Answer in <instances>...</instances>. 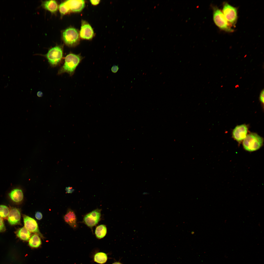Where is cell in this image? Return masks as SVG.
Masks as SVG:
<instances>
[{
  "label": "cell",
  "instance_id": "cell-1",
  "mask_svg": "<svg viewBox=\"0 0 264 264\" xmlns=\"http://www.w3.org/2000/svg\"><path fill=\"white\" fill-rule=\"evenodd\" d=\"M83 58L80 54H69L65 57L64 64L59 70L58 74L60 75L66 73L70 76H72Z\"/></svg>",
  "mask_w": 264,
  "mask_h": 264
},
{
  "label": "cell",
  "instance_id": "cell-2",
  "mask_svg": "<svg viewBox=\"0 0 264 264\" xmlns=\"http://www.w3.org/2000/svg\"><path fill=\"white\" fill-rule=\"evenodd\" d=\"M263 141L262 137L256 133H252L247 135L243 140V145L246 151H254L261 147Z\"/></svg>",
  "mask_w": 264,
  "mask_h": 264
},
{
  "label": "cell",
  "instance_id": "cell-3",
  "mask_svg": "<svg viewBox=\"0 0 264 264\" xmlns=\"http://www.w3.org/2000/svg\"><path fill=\"white\" fill-rule=\"evenodd\" d=\"M62 36L65 43L69 47L75 46L79 42V32L77 29L73 27L67 28L63 31Z\"/></svg>",
  "mask_w": 264,
  "mask_h": 264
},
{
  "label": "cell",
  "instance_id": "cell-4",
  "mask_svg": "<svg viewBox=\"0 0 264 264\" xmlns=\"http://www.w3.org/2000/svg\"><path fill=\"white\" fill-rule=\"evenodd\" d=\"M62 48L59 46H56L49 50L44 55L51 66L55 67L59 64L63 58Z\"/></svg>",
  "mask_w": 264,
  "mask_h": 264
},
{
  "label": "cell",
  "instance_id": "cell-5",
  "mask_svg": "<svg viewBox=\"0 0 264 264\" xmlns=\"http://www.w3.org/2000/svg\"><path fill=\"white\" fill-rule=\"evenodd\" d=\"M213 19L215 24L220 29L228 32L233 31L231 25L225 18L222 11L216 7H213Z\"/></svg>",
  "mask_w": 264,
  "mask_h": 264
},
{
  "label": "cell",
  "instance_id": "cell-6",
  "mask_svg": "<svg viewBox=\"0 0 264 264\" xmlns=\"http://www.w3.org/2000/svg\"><path fill=\"white\" fill-rule=\"evenodd\" d=\"M222 12L229 24L234 25L237 19V8L225 2L223 5Z\"/></svg>",
  "mask_w": 264,
  "mask_h": 264
},
{
  "label": "cell",
  "instance_id": "cell-7",
  "mask_svg": "<svg viewBox=\"0 0 264 264\" xmlns=\"http://www.w3.org/2000/svg\"><path fill=\"white\" fill-rule=\"evenodd\" d=\"M101 216V210L97 209L85 215L83 222L91 229L100 221Z\"/></svg>",
  "mask_w": 264,
  "mask_h": 264
},
{
  "label": "cell",
  "instance_id": "cell-8",
  "mask_svg": "<svg viewBox=\"0 0 264 264\" xmlns=\"http://www.w3.org/2000/svg\"><path fill=\"white\" fill-rule=\"evenodd\" d=\"M23 217L25 227L30 231L34 233L43 238V237L40 231L36 220L26 215H23Z\"/></svg>",
  "mask_w": 264,
  "mask_h": 264
},
{
  "label": "cell",
  "instance_id": "cell-9",
  "mask_svg": "<svg viewBox=\"0 0 264 264\" xmlns=\"http://www.w3.org/2000/svg\"><path fill=\"white\" fill-rule=\"evenodd\" d=\"M79 34L81 38L88 40L92 39L94 35V31L91 26L88 22L83 20L81 21Z\"/></svg>",
  "mask_w": 264,
  "mask_h": 264
},
{
  "label": "cell",
  "instance_id": "cell-10",
  "mask_svg": "<svg viewBox=\"0 0 264 264\" xmlns=\"http://www.w3.org/2000/svg\"><path fill=\"white\" fill-rule=\"evenodd\" d=\"M248 128L244 124L238 125L233 130L232 136L238 142H240L245 138L247 136Z\"/></svg>",
  "mask_w": 264,
  "mask_h": 264
},
{
  "label": "cell",
  "instance_id": "cell-11",
  "mask_svg": "<svg viewBox=\"0 0 264 264\" xmlns=\"http://www.w3.org/2000/svg\"><path fill=\"white\" fill-rule=\"evenodd\" d=\"M66 2L70 11L75 12L81 11L85 6V2L83 0H67Z\"/></svg>",
  "mask_w": 264,
  "mask_h": 264
},
{
  "label": "cell",
  "instance_id": "cell-12",
  "mask_svg": "<svg viewBox=\"0 0 264 264\" xmlns=\"http://www.w3.org/2000/svg\"><path fill=\"white\" fill-rule=\"evenodd\" d=\"M8 221L11 225L19 224L21 220V213L19 209L14 208L10 211L8 215Z\"/></svg>",
  "mask_w": 264,
  "mask_h": 264
},
{
  "label": "cell",
  "instance_id": "cell-13",
  "mask_svg": "<svg viewBox=\"0 0 264 264\" xmlns=\"http://www.w3.org/2000/svg\"><path fill=\"white\" fill-rule=\"evenodd\" d=\"M65 221L71 227L75 229L77 227V217L74 211L68 209L64 217Z\"/></svg>",
  "mask_w": 264,
  "mask_h": 264
},
{
  "label": "cell",
  "instance_id": "cell-14",
  "mask_svg": "<svg viewBox=\"0 0 264 264\" xmlns=\"http://www.w3.org/2000/svg\"><path fill=\"white\" fill-rule=\"evenodd\" d=\"M11 199L16 203H19L23 200V195L22 191L20 189L16 188L12 190L9 194Z\"/></svg>",
  "mask_w": 264,
  "mask_h": 264
},
{
  "label": "cell",
  "instance_id": "cell-15",
  "mask_svg": "<svg viewBox=\"0 0 264 264\" xmlns=\"http://www.w3.org/2000/svg\"><path fill=\"white\" fill-rule=\"evenodd\" d=\"M42 6L45 9L53 13L56 12L58 9V4L55 0L43 1L42 3Z\"/></svg>",
  "mask_w": 264,
  "mask_h": 264
},
{
  "label": "cell",
  "instance_id": "cell-16",
  "mask_svg": "<svg viewBox=\"0 0 264 264\" xmlns=\"http://www.w3.org/2000/svg\"><path fill=\"white\" fill-rule=\"evenodd\" d=\"M16 235L22 240L27 241L30 238L31 233L25 227H23L17 231Z\"/></svg>",
  "mask_w": 264,
  "mask_h": 264
},
{
  "label": "cell",
  "instance_id": "cell-17",
  "mask_svg": "<svg viewBox=\"0 0 264 264\" xmlns=\"http://www.w3.org/2000/svg\"><path fill=\"white\" fill-rule=\"evenodd\" d=\"M107 232V229L106 226L101 224L96 227L95 230V234L97 238L101 239L105 236Z\"/></svg>",
  "mask_w": 264,
  "mask_h": 264
},
{
  "label": "cell",
  "instance_id": "cell-18",
  "mask_svg": "<svg viewBox=\"0 0 264 264\" xmlns=\"http://www.w3.org/2000/svg\"><path fill=\"white\" fill-rule=\"evenodd\" d=\"M41 242L40 238L38 235L34 234L30 238L29 244V246L33 248L38 247L41 244Z\"/></svg>",
  "mask_w": 264,
  "mask_h": 264
},
{
  "label": "cell",
  "instance_id": "cell-19",
  "mask_svg": "<svg viewBox=\"0 0 264 264\" xmlns=\"http://www.w3.org/2000/svg\"><path fill=\"white\" fill-rule=\"evenodd\" d=\"M108 259L107 256L105 253L100 252L97 253L94 255V261L99 264H102L105 263Z\"/></svg>",
  "mask_w": 264,
  "mask_h": 264
},
{
  "label": "cell",
  "instance_id": "cell-20",
  "mask_svg": "<svg viewBox=\"0 0 264 264\" xmlns=\"http://www.w3.org/2000/svg\"><path fill=\"white\" fill-rule=\"evenodd\" d=\"M59 8V11L62 15L67 14L70 11L65 1L60 4Z\"/></svg>",
  "mask_w": 264,
  "mask_h": 264
},
{
  "label": "cell",
  "instance_id": "cell-21",
  "mask_svg": "<svg viewBox=\"0 0 264 264\" xmlns=\"http://www.w3.org/2000/svg\"><path fill=\"white\" fill-rule=\"evenodd\" d=\"M9 212L8 208L6 206L0 205V217L5 218L8 216Z\"/></svg>",
  "mask_w": 264,
  "mask_h": 264
},
{
  "label": "cell",
  "instance_id": "cell-22",
  "mask_svg": "<svg viewBox=\"0 0 264 264\" xmlns=\"http://www.w3.org/2000/svg\"><path fill=\"white\" fill-rule=\"evenodd\" d=\"M5 228L4 221L0 217V232L4 231Z\"/></svg>",
  "mask_w": 264,
  "mask_h": 264
},
{
  "label": "cell",
  "instance_id": "cell-23",
  "mask_svg": "<svg viewBox=\"0 0 264 264\" xmlns=\"http://www.w3.org/2000/svg\"><path fill=\"white\" fill-rule=\"evenodd\" d=\"M35 216L36 218L38 220H41L43 217L42 213L39 211H37L36 212Z\"/></svg>",
  "mask_w": 264,
  "mask_h": 264
},
{
  "label": "cell",
  "instance_id": "cell-24",
  "mask_svg": "<svg viewBox=\"0 0 264 264\" xmlns=\"http://www.w3.org/2000/svg\"><path fill=\"white\" fill-rule=\"evenodd\" d=\"M119 68L118 65H114L111 68V71L113 73H116L117 72Z\"/></svg>",
  "mask_w": 264,
  "mask_h": 264
},
{
  "label": "cell",
  "instance_id": "cell-25",
  "mask_svg": "<svg viewBox=\"0 0 264 264\" xmlns=\"http://www.w3.org/2000/svg\"><path fill=\"white\" fill-rule=\"evenodd\" d=\"M65 189L66 192L68 193H72L75 190L74 189L71 187H66Z\"/></svg>",
  "mask_w": 264,
  "mask_h": 264
},
{
  "label": "cell",
  "instance_id": "cell-26",
  "mask_svg": "<svg viewBox=\"0 0 264 264\" xmlns=\"http://www.w3.org/2000/svg\"><path fill=\"white\" fill-rule=\"evenodd\" d=\"M260 101L263 104L264 103V90H263L261 92L260 96Z\"/></svg>",
  "mask_w": 264,
  "mask_h": 264
},
{
  "label": "cell",
  "instance_id": "cell-27",
  "mask_svg": "<svg viewBox=\"0 0 264 264\" xmlns=\"http://www.w3.org/2000/svg\"><path fill=\"white\" fill-rule=\"evenodd\" d=\"M100 0H90V1L92 5H97L99 4V2Z\"/></svg>",
  "mask_w": 264,
  "mask_h": 264
},
{
  "label": "cell",
  "instance_id": "cell-28",
  "mask_svg": "<svg viewBox=\"0 0 264 264\" xmlns=\"http://www.w3.org/2000/svg\"><path fill=\"white\" fill-rule=\"evenodd\" d=\"M37 95L38 97H41L43 96V94L41 91H39L37 93Z\"/></svg>",
  "mask_w": 264,
  "mask_h": 264
},
{
  "label": "cell",
  "instance_id": "cell-29",
  "mask_svg": "<svg viewBox=\"0 0 264 264\" xmlns=\"http://www.w3.org/2000/svg\"><path fill=\"white\" fill-rule=\"evenodd\" d=\"M112 264H122L120 262H115V263H113Z\"/></svg>",
  "mask_w": 264,
  "mask_h": 264
},
{
  "label": "cell",
  "instance_id": "cell-30",
  "mask_svg": "<svg viewBox=\"0 0 264 264\" xmlns=\"http://www.w3.org/2000/svg\"><path fill=\"white\" fill-rule=\"evenodd\" d=\"M143 194H144V195H145V194H147V192H145Z\"/></svg>",
  "mask_w": 264,
  "mask_h": 264
}]
</instances>
